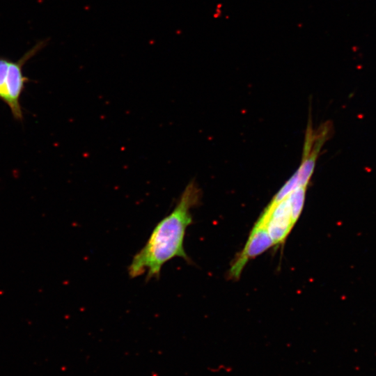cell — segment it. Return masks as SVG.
<instances>
[{"mask_svg": "<svg viewBox=\"0 0 376 376\" xmlns=\"http://www.w3.org/2000/svg\"><path fill=\"white\" fill-rule=\"evenodd\" d=\"M201 196V189L194 182L186 186L172 211L158 222L145 245L133 256L128 266L130 278L146 272L147 281L159 279L164 265L175 258L191 262L184 241L187 228L193 221L191 210L198 205Z\"/></svg>", "mask_w": 376, "mask_h": 376, "instance_id": "1", "label": "cell"}, {"mask_svg": "<svg viewBox=\"0 0 376 376\" xmlns=\"http://www.w3.org/2000/svg\"><path fill=\"white\" fill-rule=\"evenodd\" d=\"M46 44V40L38 42L17 61L0 56V100L8 106L13 118L17 121L23 120L20 97L29 81L23 73L24 65Z\"/></svg>", "mask_w": 376, "mask_h": 376, "instance_id": "2", "label": "cell"}, {"mask_svg": "<svg viewBox=\"0 0 376 376\" xmlns=\"http://www.w3.org/2000/svg\"><path fill=\"white\" fill-rule=\"evenodd\" d=\"M274 244L265 226L257 221L252 228L247 241L240 253L235 258L228 271L230 279L237 280L248 262L260 256Z\"/></svg>", "mask_w": 376, "mask_h": 376, "instance_id": "3", "label": "cell"}, {"mask_svg": "<svg viewBox=\"0 0 376 376\" xmlns=\"http://www.w3.org/2000/svg\"><path fill=\"white\" fill-rule=\"evenodd\" d=\"M288 196L275 205L268 204L258 219L265 226L274 245L283 244L295 226Z\"/></svg>", "mask_w": 376, "mask_h": 376, "instance_id": "4", "label": "cell"}, {"mask_svg": "<svg viewBox=\"0 0 376 376\" xmlns=\"http://www.w3.org/2000/svg\"><path fill=\"white\" fill-rule=\"evenodd\" d=\"M329 123L322 124L318 130H313L310 126L307 127L304 144L301 165L299 167L298 186H306L313 173L318 154L327 140L330 132Z\"/></svg>", "mask_w": 376, "mask_h": 376, "instance_id": "5", "label": "cell"}, {"mask_svg": "<svg viewBox=\"0 0 376 376\" xmlns=\"http://www.w3.org/2000/svg\"><path fill=\"white\" fill-rule=\"evenodd\" d=\"M306 186H298L289 195L292 219L295 224L304 207Z\"/></svg>", "mask_w": 376, "mask_h": 376, "instance_id": "6", "label": "cell"}, {"mask_svg": "<svg viewBox=\"0 0 376 376\" xmlns=\"http://www.w3.org/2000/svg\"><path fill=\"white\" fill-rule=\"evenodd\" d=\"M299 173L298 170L285 183V185L275 194L269 204L275 205L287 197L296 187H298Z\"/></svg>", "mask_w": 376, "mask_h": 376, "instance_id": "7", "label": "cell"}]
</instances>
